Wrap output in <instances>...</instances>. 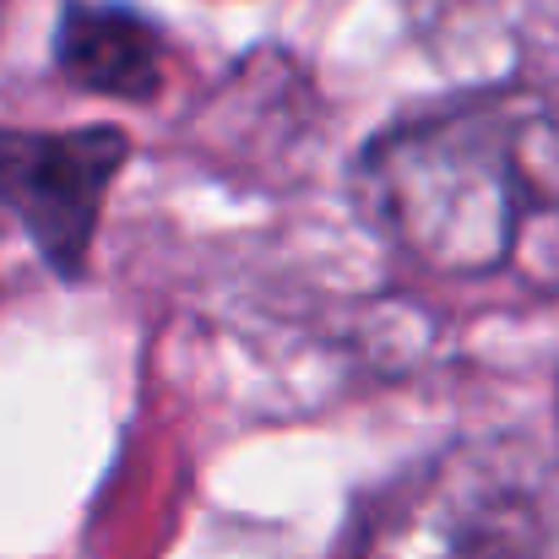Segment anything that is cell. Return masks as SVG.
<instances>
[{
  "instance_id": "cell-1",
  "label": "cell",
  "mask_w": 559,
  "mask_h": 559,
  "mask_svg": "<svg viewBox=\"0 0 559 559\" xmlns=\"http://www.w3.org/2000/svg\"><path fill=\"white\" fill-rule=\"evenodd\" d=\"M359 206L424 277L559 288V115L533 93L413 115L365 147Z\"/></svg>"
},
{
  "instance_id": "cell-2",
  "label": "cell",
  "mask_w": 559,
  "mask_h": 559,
  "mask_svg": "<svg viewBox=\"0 0 559 559\" xmlns=\"http://www.w3.org/2000/svg\"><path fill=\"white\" fill-rule=\"evenodd\" d=\"M544 495L516 445H451L370 511L354 559H538Z\"/></svg>"
},
{
  "instance_id": "cell-3",
  "label": "cell",
  "mask_w": 559,
  "mask_h": 559,
  "mask_svg": "<svg viewBox=\"0 0 559 559\" xmlns=\"http://www.w3.org/2000/svg\"><path fill=\"white\" fill-rule=\"evenodd\" d=\"M131 142L109 126L93 131H0V206L27 228L38 255L76 277L93 250L104 195Z\"/></svg>"
},
{
  "instance_id": "cell-4",
  "label": "cell",
  "mask_w": 559,
  "mask_h": 559,
  "mask_svg": "<svg viewBox=\"0 0 559 559\" xmlns=\"http://www.w3.org/2000/svg\"><path fill=\"white\" fill-rule=\"evenodd\" d=\"M55 60L66 82L120 104H147L164 82V38L131 5H104V0L66 5L55 33Z\"/></svg>"
},
{
  "instance_id": "cell-5",
  "label": "cell",
  "mask_w": 559,
  "mask_h": 559,
  "mask_svg": "<svg viewBox=\"0 0 559 559\" xmlns=\"http://www.w3.org/2000/svg\"><path fill=\"white\" fill-rule=\"evenodd\" d=\"M0 11H5V0H0Z\"/></svg>"
}]
</instances>
